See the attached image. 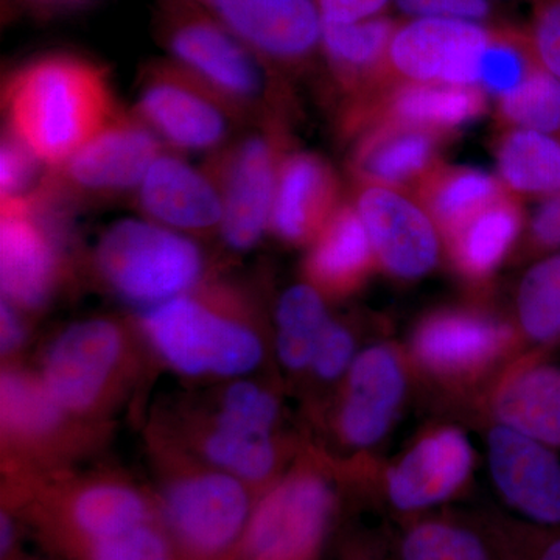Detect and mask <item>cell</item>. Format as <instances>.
Returning a JSON list of instances; mask_svg holds the SVG:
<instances>
[{
  "label": "cell",
  "mask_w": 560,
  "mask_h": 560,
  "mask_svg": "<svg viewBox=\"0 0 560 560\" xmlns=\"http://www.w3.org/2000/svg\"><path fill=\"white\" fill-rule=\"evenodd\" d=\"M7 131L57 171L119 113L108 72L73 54H47L9 73Z\"/></svg>",
  "instance_id": "cell-1"
},
{
  "label": "cell",
  "mask_w": 560,
  "mask_h": 560,
  "mask_svg": "<svg viewBox=\"0 0 560 560\" xmlns=\"http://www.w3.org/2000/svg\"><path fill=\"white\" fill-rule=\"evenodd\" d=\"M136 329L156 359L184 377H249L267 352L249 305L223 283L202 282L142 311Z\"/></svg>",
  "instance_id": "cell-2"
},
{
  "label": "cell",
  "mask_w": 560,
  "mask_h": 560,
  "mask_svg": "<svg viewBox=\"0 0 560 560\" xmlns=\"http://www.w3.org/2000/svg\"><path fill=\"white\" fill-rule=\"evenodd\" d=\"M158 518L179 560H241L257 495L245 481L153 438Z\"/></svg>",
  "instance_id": "cell-3"
},
{
  "label": "cell",
  "mask_w": 560,
  "mask_h": 560,
  "mask_svg": "<svg viewBox=\"0 0 560 560\" xmlns=\"http://www.w3.org/2000/svg\"><path fill=\"white\" fill-rule=\"evenodd\" d=\"M7 508H24L40 539L69 559L94 541L158 521L156 499L117 475L40 477L7 490Z\"/></svg>",
  "instance_id": "cell-4"
},
{
  "label": "cell",
  "mask_w": 560,
  "mask_h": 560,
  "mask_svg": "<svg viewBox=\"0 0 560 560\" xmlns=\"http://www.w3.org/2000/svg\"><path fill=\"white\" fill-rule=\"evenodd\" d=\"M131 327L109 316L77 320L44 349L38 374L73 419L94 423L113 410L138 368Z\"/></svg>",
  "instance_id": "cell-5"
},
{
  "label": "cell",
  "mask_w": 560,
  "mask_h": 560,
  "mask_svg": "<svg viewBox=\"0 0 560 560\" xmlns=\"http://www.w3.org/2000/svg\"><path fill=\"white\" fill-rule=\"evenodd\" d=\"M94 268L110 293L147 311L198 289L206 259L183 232L154 221L121 220L95 246Z\"/></svg>",
  "instance_id": "cell-6"
},
{
  "label": "cell",
  "mask_w": 560,
  "mask_h": 560,
  "mask_svg": "<svg viewBox=\"0 0 560 560\" xmlns=\"http://www.w3.org/2000/svg\"><path fill=\"white\" fill-rule=\"evenodd\" d=\"M69 194L51 173L46 186L21 201L2 202V301L25 315L43 311L68 270Z\"/></svg>",
  "instance_id": "cell-7"
},
{
  "label": "cell",
  "mask_w": 560,
  "mask_h": 560,
  "mask_svg": "<svg viewBox=\"0 0 560 560\" xmlns=\"http://www.w3.org/2000/svg\"><path fill=\"white\" fill-rule=\"evenodd\" d=\"M335 508L334 486L315 464L280 475L257 495L241 560H318Z\"/></svg>",
  "instance_id": "cell-8"
},
{
  "label": "cell",
  "mask_w": 560,
  "mask_h": 560,
  "mask_svg": "<svg viewBox=\"0 0 560 560\" xmlns=\"http://www.w3.org/2000/svg\"><path fill=\"white\" fill-rule=\"evenodd\" d=\"M135 113L160 139L190 151L221 149L243 116L242 109L178 62L145 70Z\"/></svg>",
  "instance_id": "cell-9"
},
{
  "label": "cell",
  "mask_w": 560,
  "mask_h": 560,
  "mask_svg": "<svg viewBox=\"0 0 560 560\" xmlns=\"http://www.w3.org/2000/svg\"><path fill=\"white\" fill-rule=\"evenodd\" d=\"M280 124L246 136L210 161L208 173L223 202L221 237L232 250L254 248L270 230L280 162L285 156Z\"/></svg>",
  "instance_id": "cell-10"
},
{
  "label": "cell",
  "mask_w": 560,
  "mask_h": 560,
  "mask_svg": "<svg viewBox=\"0 0 560 560\" xmlns=\"http://www.w3.org/2000/svg\"><path fill=\"white\" fill-rule=\"evenodd\" d=\"M0 422L3 456L14 481L27 480L33 469L69 455L80 440L81 423L51 396L38 371L20 363L3 364L0 377Z\"/></svg>",
  "instance_id": "cell-11"
},
{
  "label": "cell",
  "mask_w": 560,
  "mask_h": 560,
  "mask_svg": "<svg viewBox=\"0 0 560 560\" xmlns=\"http://www.w3.org/2000/svg\"><path fill=\"white\" fill-rule=\"evenodd\" d=\"M175 61L243 113L268 98L267 73L237 36L198 11H176L165 28Z\"/></svg>",
  "instance_id": "cell-12"
},
{
  "label": "cell",
  "mask_w": 560,
  "mask_h": 560,
  "mask_svg": "<svg viewBox=\"0 0 560 560\" xmlns=\"http://www.w3.org/2000/svg\"><path fill=\"white\" fill-rule=\"evenodd\" d=\"M492 25L453 20L399 22L389 44L390 79L477 86Z\"/></svg>",
  "instance_id": "cell-13"
},
{
  "label": "cell",
  "mask_w": 560,
  "mask_h": 560,
  "mask_svg": "<svg viewBox=\"0 0 560 560\" xmlns=\"http://www.w3.org/2000/svg\"><path fill=\"white\" fill-rule=\"evenodd\" d=\"M486 105V92L478 86L394 80L374 94L342 106L340 127L348 138H357L381 124L408 125L452 136L482 116Z\"/></svg>",
  "instance_id": "cell-14"
},
{
  "label": "cell",
  "mask_w": 560,
  "mask_h": 560,
  "mask_svg": "<svg viewBox=\"0 0 560 560\" xmlns=\"http://www.w3.org/2000/svg\"><path fill=\"white\" fill-rule=\"evenodd\" d=\"M511 324L469 308H445L425 316L412 335V357L422 370L445 381H467L514 348Z\"/></svg>",
  "instance_id": "cell-15"
},
{
  "label": "cell",
  "mask_w": 560,
  "mask_h": 560,
  "mask_svg": "<svg viewBox=\"0 0 560 560\" xmlns=\"http://www.w3.org/2000/svg\"><path fill=\"white\" fill-rule=\"evenodd\" d=\"M221 24L260 60L300 68L320 49L316 0H208Z\"/></svg>",
  "instance_id": "cell-16"
},
{
  "label": "cell",
  "mask_w": 560,
  "mask_h": 560,
  "mask_svg": "<svg viewBox=\"0 0 560 560\" xmlns=\"http://www.w3.org/2000/svg\"><path fill=\"white\" fill-rule=\"evenodd\" d=\"M162 153L160 136L138 114L119 110L54 173L70 195H116L139 187Z\"/></svg>",
  "instance_id": "cell-17"
},
{
  "label": "cell",
  "mask_w": 560,
  "mask_h": 560,
  "mask_svg": "<svg viewBox=\"0 0 560 560\" xmlns=\"http://www.w3.org/2000/svg\"><path fill=\"white\" fill-rule=\"evenodd\" d=\"M355 208L383 270L394 278L415 280L436 267L440 231L415 198L389 187L363 186Z\"/></svg>",
  "instance_id": "cell-18"
},
{
  "label": "cell",
  "mask_w": 560,
  "mask_h": 560,
  "mask_svg": "<svg viewBox=\"0 0 560 560\" xmlns=\"http://www.w3.org/2000/svg\"><path fill=\"white\" fill-rule=\"evenodd\" d=\"M407 394V371L396 349L375 345L357 353L335 411L346 445L370 448L388 434Z\"/></svg>",
  "instance_id": "cell-19"
},
{
  "label": "cell",
  "mask_w": 560,
  "mask_h": 560,
  "mask_svg": "<svg viewBox=\"0 0 560 560\" xmlns=\"http://www.w3.org/2000/svg\"><path fill=\"white\" fill-rule=\"evenodd\" d=\"M490 477L501 497L537 525L560 526V459L555 448L495 425L489 431Z\"/></svg>",
  "instance_id": "cell-20"
},
{
  "label": "cell",
  "mask_w": 560,
  "mask_h": 560,
  "mask_svg": "<svg viewBox=\"0 0 560 560\" xmlns=\"http://www.w3.org/2000/svg\"><path fill=\"white\" fill-rule=\"evenodd\" d=\"M475 453L456 427L423 434L386 474V493L400 511H422L452 499L469 481Z\"/></svg>",
  "instance_id": "cell-21"
},
{
  "label": "cell",
  "mask_w": 560,
  "mask_h": 560,
  "mask_svg": "<svg viewBox=\"0 0 560 560\" xmlns=\"http://www.w3.org/2000/svg\"><path fill=\"white\" fill-rule=\"evenodd\" d=\"M334 167L311 151H291L280 162L270 230L287 245H311L341 206Z\"/></svg>",
  "instance_id": "cell-22"
},
{
  "label": "cell",
  "mask_w": 560,
  "mask_h": 560,
  "mask_svg": "<svg viewBox=\"0 0 560 560\" xmlns=\"http://www.w3.org/2000/svg\"><path fill=\"white\" fill-rule=\"evenodd\" d=\"M139 205L154 223L183 234L219 230L223 202L219 186L208 172L162 153L139 186Z\"/></svg>",
  "instance_id": "cell-23"
},
{
  "label": "cell",
  "mask_w": 560,
  "mask_h": 560,
  "mask_svg": "<svg viewBox=\"0 0 560 560\" xmlns=\"http://www.w3.org/2000/svg\"><path fill=\"white\" fill-rule=\"evenodd\" d=\"M445 139L441 132L408 125H374L357 136L349 171L363 186L412 190L441 164Z\"/></svg>",
  "instance_id": "cell-24"
},
{
  "label": "cell",
  "mask_w": 560,
  "mask_h": 560,
  "mask_svg": "<svg viewBox=\"0 0 560 560\" xmlns=\"http://www.w3.org/2000/svg\"><path fill=\"white\" fill-rule=\"evenodd\" d=\"M500 425L560 448V368L533 352L512 364L492 396Z\"/></svg>",
  "instance_id": "cell-25"
},
{
  "label": "cell",
  "mask_w": 560,
  "mask_h": 560,
  "mask_svg": "<svg viewBox=\"0 0 560 560\" xmlns=\"http://www.w3.org/2000/svg\"><path fill=\"white\" fill-rule=\"evenodd\" d=\"M399 22L386 16L330 24L323 21L320 50L348 103L361 101L394 81L389 75L390 39Z\"/></svg>",
  "instance_id": "cell-26"
},
{
  "label": "cell",
  "mask_w": 560,
  "mask_h": 560,
  "mask_svg": "<svg viewBox=\"0 0 560 560\" xmlns=\"http://www.w3.org/2000/svg\"><path fill=\"white\" fill-rule=\"evenodd\" d=\"M375 265L377 259L359 210L342 201L311 243L304 264L305 282L326 298H342L363 285Z\"/></svg>",
  "instance_id": "cell-27"
},
{
  "label": "cell",
  "mask_w": 560,
  "mask_h": 560,
  "mask_svg": "<svg viewBox=\"0 0 560 560\" xmlns=\"http://www.w3.org/2000/svg\"><path fill=\"white\" fill-rule=\"evenodd\" d=\"M522 230L521 202L506 191L445 238L456 271L471 282L490 278L517 245Z\"/></svg>",
  "instance_id": "cell-28"
},
{
  "label": "cell",
  "mask_w": 560,
  "mask_h": 560,
  "mask_svg": "<svg viewBox=\"0 0 560 560\" xmlns=\"http://www.w3.org/2000/svg\"><path fill=\"white\" fill-rule=\"evenodd\" d=\"M411 191L442 237L448 238L471 217L510 190L480 168L440 164Z\"/></svg>",
  "instance_id": "cell-29"
},
{
  "label": "cell",
  "mask_w": 560,
  "mask_h": 560,
  "mask_svg": "<svg viewBox=\"0 0 560 560\" xmlns=\"http://www.w3.org/2000/svg\"><path fill=\"white\" fill-rule=\"evenodd\" d=\"M501 183L514 195L560 191V139L525 128H504L495 145Z\"/></svg>",
  "instance_id": "cell-30"
},
{
  "label": "cell",
  "mask_w": 560,
  "mask_h": 560,
  "mask_svg": "<svg viewBox=\"0 0 560 560\" xmlns=\"http://www.w3.org/2000/svg\"><path fill=\"white\" fill-rule=\"evenodd\" d=\"M331 319L326 296L311 283L283 291L276 307L275 349L280 364L294 374L308 372Z\"/></svg>",
  "instance_id": "cell-31"
},
{
  "label": "cell",
  "mask_w": 560,
  "mask_h": 560,
  "mask_svg": "<svg viewBox=\"0 0 560 560\" xmlns=\"http://www.w3.org/2000/svg\"><path fill=\"white\" fill-rule=\"evenodd\" d=\"M517 319L523 337L540 348L560 341V253L534 264L517 291Z\"/></svg>",
  "instance_id": "cell-32"
},
{
  "label": "cell",
  "mask_w": 560,
  "mask_h": 560,
  "mask_svg": "<svg viewBox=\"0 0 560 560\" xmlns=\"http://www.w3.org/2000/svg\"><path fill=\"white\" fill-rule=\"evenodd\" d=\"M540 66L528 28L506 21L499 22L492 25L488 47L482 55L478 83L482 91L501 98L517 90Z\"/></svg>",
  "instance_id": "cell-33"
},
{
  "label": "cell",
  "mask_w": 560,
  "mask_h": 560,
  "mask_svg": "<svg viewBox=\"0 0 560 560\" xmlns=\"http://www.w3.org/2000/svg\"><path fill=\"white\" fill-rule=\"evenodd\" d=\"M497 114L504 128H525L560 139V79L540 66L517 90L499 98Z\"/></svg>",
  "instance_id": "cell-34"
},
{
  "label": "cell",
  "mask_w": 560,
  "mask_h": 560,
  "mask_svg": "<svg viewBox=\"0 0 560 560\" xmlns=\"http://www.w3.org/2000/svg\"><path fill=\"white\" fill-rule=\"evenodd\" d=\"M404 560H490L480 537L456 523L429 521L412 526L401 541Z\"/></svg>",
  "instance_id": "cell-35"
},
{
  "label": "cell",
  "mask_w": 560,
  "mask_h": 560,
  "mask_svg": "<svg viewBox=\"0 0 560 560\" xmlns=\"http://www.w3.org/2000/svg\"><path fill=\"white\" fill-rule=\"evenodd\" d=\"M68 560H179L160 518L81 548Z\"/></svg>",
  "instance_id": "cell-36"
},
{
  "label": "cell",
  "mask_w": 560,
  "mask_h": 560,
  "mask_svg": "<svg viewBox=\"0 0 560 560\" xmlns=\"http://www.w3.org/2000/svg\"><path fill=\"white\" fill-rule=\"evenodd\" d=\"M43 162L20 139L7 131L0 150V197L2 202L27 200L38 194L50 175L39 180Z\"/></svg>",
  "instance_id": "cell-37"
},
{
  "label": "cell",
  "mask_w": 560,
  "mask_h": 560,
  "mask_svg": "<svg viewBox=\"0 0 560 560\" xmlns=\"http://www.w3.org/2000/svg\"><path fill=\"white\" fill-rule=\"evenodd\" d=\"M355 337L342 323L331 319L320 337L307 374L320 383L346 377L357 357Z\"/></svg>",
  "instance_id": "cell-38"
},
{
  "label": "cell",
  "mask_w": 560,
  "mask_h": 560,
  "mask_svg": "<svg viewBox=\"0 0 560 560\" xmlns=\"http://www.w3.org/2000/svg\"><path fill=\"white\" fill-rule=\"evenodd\" d=\"M411 20H453L499 24L500 11L492 0H396Z\"/></svg>",
  "instance_id": "cell-39"
},
{
  "label": "cell",
  "mask_w": 560,
  "mask_h": 560,
  "mask_svg": "<svg viewBox=\"0 0 560 560\" xmlns=\"http://www.w3.org/2000/svg\"><path fill=\"white\" fill-rule=\"evenodd\" d=\"M528 33L537 60L560 79V0H533Z\"/></svg>",
  "instance_id": "cell-40"
},
{
  "label": "cell",
  "mask_w": 560,
  "mask_h": 560,
  "mask_svg": "<svg viewBox=\"0 0 560 560\" xmlns=\"http://www.w3.org/2000/svg\"><path fill=\"white\" fill-rule=\"evenodd\" d=\"M559 248L560 191L541 200L526 232V249L529 254H547Z\"/></svg>",
  "instance_id": "cell-41"
},
{
  "label": "cell",
  "mask_w": 560,
  "mask_h": 560,
  "mask_svg": "<svg viewBox=\"0 0 560 560\" xmlns=\"http://www.w3.org/2000/svg\"><path fill=\"white\" fill-rule=\"evenodd\" d=\"M390 0H318L320 16L330 24H352L382 16Z\"/></svg>",
  "instance_id": "cell-42"
},
{
  "label": "cell",
  "mask_w": 560,
  "mask_h": 560,
  "mask_svg": "<svg viewBox=\"0 0 560 560\" xmlns=\"http://www.w3.org/2000/svg\"><path fill=\"white\" fill-rule=\"evenodd\" d=\"M24 315L25 313L11 305L10 302L2 301L0 316H2L3 364L13 363L14 357L20 353L22 346H24L25 337H27Z\"/></svg>",
  "instance_id": "cell-43"
},
{
  "label": "cell",
  "mask_w": 560,
  "mask_h": 560,
  "mask_svg": "<svg viewBox=\"0 0 560 560\" xmlns=\"http://www.w3.org/2000/svg\"><path fill=\"white\" fill-rule=\"evenodd\" d=\"M537 560H560V533L541 541Z\"/></svg>",
  "instance_id": "cell-44"
},
{
  "label": "cell",
  "mask_w": 560,
  "mask_h": 560,
  "mask_svg": "<svg viewBox=\"0 0 560 560\" xmlns=\"http://www.w3.org/2000/svg\"><path fill=\"white\" fill-rule=\"evenodd\" d=\"M43 2H49V3H70V2H80V0H43Z\"/></svg>",
  "instance_id": "cell-45"
},
{
  "label": "cell",
  "mask_w": 560,
  "mask_h": 560,
  "mask_svg": "<svg viewBox=\"0 0 560 560\" xmlns=\"http://www.w3.org/2000/svg\"><path fill=\"white\" fill-rule=\"evenodd\" d=\"M316 2H318V0H316Z\"/></svg>",
  "instance_id": "cell-46"
}]
</instances>
